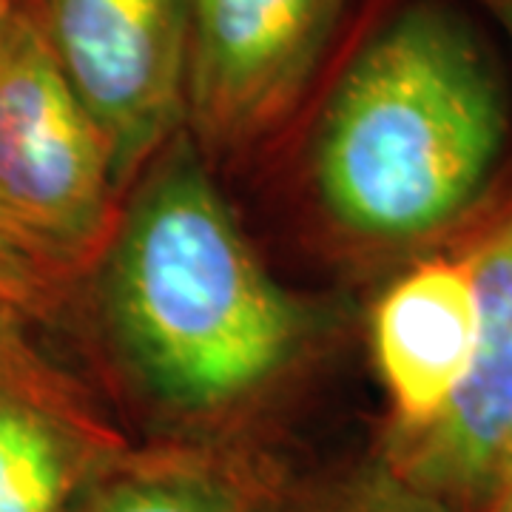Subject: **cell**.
I'll return each instance as SVG.
<instances>
[{"label":"cell","mask_w":512,"mask_h":512,"mask_svg":"<svg viewBox=\"0 0 512 512\" xmlns=\"http://www.w3.org/2000/svg\"><path fill=\"white\" fill-rule=\"evenodd\" d=\"M103 265L120 356L174 416L254 402L308 342V313L254 254L185 131L148 165Z\"/></svg>","instance_id":"obj_1"},{"label":"cell","mask_w":512,"mask_h":512,"mask_svg":"<svg viewBox=\"0 0 512 512\" xmlns=\"http://www.w3.org/2000/svg\"><path fill=\"white\" fill-rule=\"evenodd\" d=\"M504 143V97L470 26L413 3L350 60L322 114L313 180L367 242H413L458 220Z\"/></svg>","instance_id":"obj_2"},{"label":"cell","mask_w":512,"mask_h":512,"mask_svg":"<svg viewBox=\"0 0 512 512\" xmlns=\"http://www.w3.org/2000/svg\"><path fill=\"white\" fill-rule=\"evenodd\" d=\"M120 194L100 128L15 0L0 15V239L72 291L109 254Z\"/></svg>","instance_id":"obj_3"},{"label":"cell","mask_w":512,"mask_h":512,"mask_svg":"<svg viewBox=\"0 0 512 512\" xmlns=\"http://www.w3.org/2000/svg\"><path fill=\"white\" fill-rule=\"evenodd\" d=\"M126 191L185 131V0H20Z\"/></svg>","instance_id":"obj_4"},{"label":"cell","mask_w":512,"mask_h":512,"mask_svg":"<svg viewBox=\"0 0 512 512\" xmlns=\"http://www.w3.org/2000/svg\"><path fill=\"white\" fill-rule=\"evenodd\" d=\"M185 134L254 146L296 109L348 0H185Z\"/></svg>","instance_id":"obj_5"},{"label":"cell","mask_w":512,"mask_h":512,"mask_svg":"<svg viewBox=\"0 0 512 512\" xmlns=\"http://www.w3.org/2000/svg\"><path fill=\"white\" fill-rule=\"evenodd\" d=\"M478 302L476 356L436 419L387 433L384 464L453 512H487L512 427V217L467 256Z\"/></svg>","instance_id":"obj_6"},{"label":"cell","mask_w":512,"mask_h":512,"mask_svg":"<svg viewBox=\"0 0 512 512\" xmlns=\"http://www.w3.org/2000/svg\"><path fill=\"white\" fill-rule=\"evenodd\" d=\"M32 325L0 313V512H66L126 441Z\"/></svg>","instance_id":"obj_7"},{"label":"cell","mask_w":512,"mask_h":512,"mask_svg":"<svg viewBox=\"0 0 512 512\" xmlns=\"http://www.w3.org/2000/svg\"><path fill=\"white\" fill-rule=\"evenodd\" d=\"M478 342L467 259H427L399 276L373 311V359L393 407L387 433L424 427L467 379Z\"/></svg>","instance_id":"obj_8"},{"label":"cell","mask_w":512,"mask_h":512,"mask_svg":"<svg viewBox=\"0 0 512 512\" xmlns=\"http://www.w3.org/2000/svg\"><path fill=\"white\" fill-rule=\"evenodd\" d=\"M66 512H274L265 476L245 458L160 444L120 450L94 473Z\"/></svg>","instance_id":"obj_9"},{"label":"cell","mask_w":512,"mask_h":512,"mask_svg":"<svg viewBox=\"0 0 512 512\" xmlns=\"http://www.w3.org/2000/svg\"><path fill=\"white\" fill-rule=\"evenodd\" d=\"M282 512H453L396 476L382 458L299 495Z\"/></svg>","instance_id":"obj_10"},{"label":"cell","mask_w":512,"mask_h":512,"mask_svg":"<svg viewBox=\"0 0 512 512\" xmlns=\"http://www.w3.org/2000/svg\"><path fill=\"white\" fill-rule=\"evenodd\" d=\"M66 293L0 239V313L23 316L29 322L52 319Z\"/></svg>","instance_id":"obj_11"},{"label":"cell","mask_w":512,"mask_h":512,"mask_svg":"<svg viewBox=\"0 0 512 512\" xmlns=\"http://www.w3.org/2000/svg\"><path fill=\"white\" fill-rule=\"evenodd\" d=\"M512 498V427L510 436L501 447V456H498V467H495L493 478V493H490V504H487V512H493L495 507H501L504 501Z\"/></svg>","instance_id":"obj_12"},{"label":"cell","mask_w":512,"mask_h":512,"mask_svg":"<svg viewBox=\"0 0 512 512\" xmlns=\"http://www.w3.org/2000/svg\"><path fill=\"white\" fill-rule=\"evenodd\" d=\"M495 20H498V26L504 29V35L510 37L512 43V0H478Z\"/></svg>","instance_id":"obj_13"},{"label":"cell","mask_w":512,"mask_h":512,"mask_svg":"<svg viewBox=\"0 0 512 512\" xmlns=\"http://www.w3.org/2000/svg\"><path fill=\"white\" fill-rule=\"evenodd\" d=\"M493 512H512V498H510V501H504L501 507H495Z\"/></svg>","instance_id":"obj_14"},{"label":"cell","mask_w":512,"mask_h":512,"mask_svg":"<svg viewBox=\"0 0 512 512\" xmlns=\"http://www.w3.org/2000/svg\"><path fill=\"white\" fill-rule=\"evenodd\" d=\"M12 3H15V0H0V15H3V12H6V9L12 6Z\"/></svg>","instance_id":"obj_15"}]
</instances>
